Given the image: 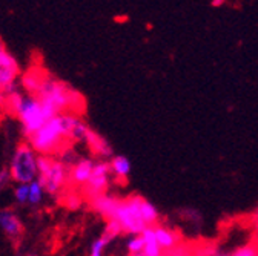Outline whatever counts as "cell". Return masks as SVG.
I'll use <instances>...</instances> for the list:
<instances>
[{
  "label": "cell",
  "mask_w": 258,
  "mask_h": 256,
  "mask_svg": "<svg viewBox=\"0 0 258 256\" xmlns=\"http://www.w3.org/2000/svg\"><path fill=\"white\" fill-rule=\"evenodd\" d=\"M43 186L40 184V181L39 180H36V181H32L31 184H29V203L31 204H39L40 201H42V198H43Z\"/></svg>",
  "instance_id": "obj_19"
},
{
  "label": "cell",
  "mask_w": 258,
  "mask_h": 256,
  "mask_svg": "<svg viewBox=\"0 0 258 256\" xmlns=\"http://www.w3.org/2000/svg\"><path fill=\"white\" fill-rule=\"evenodd\" d=\"M224 2H223V0H215V2H212V7H221Z\"/></svg>",
  "instance_id": "obj_28"
},
{
  "label": "cell",
  "mask_w": 258,
  "mask_h": 256,
  "mask_svg": "<svg viewBox=\"0 0 258 256\" xmlns=\"http://www.w3.org/2000/svg\"><path fill=\"white\" fill-rule=\"evenodd\" d=\"M127 256H146V254H145V251H142V253H129Z\"/></svg>",
  "instance_id": "obj_29"
},
{
  "label": "cell",
  "mask_w": 258,
  "mask_h": 256,
  "mask_svg": "<svg viewBox=\"0 0 258 256\" xmlns=\"http://www.w3.org/2000/svg\"><path fill=\"white\" fill-rule=\"evenodd\" d=\"M143 239H145V254L146 256H163L165 251L157 242L155 238V230L154 227H148L143 233H142Z\"/></svg>",
  "instance_id": "obj_15"
},
{
  "label": "cell",
  "mask_w": 258,
  "mask_h": 256,
  "mask_svg": "<svg viewBox=\"0 0 258 256\" xmlns=\"http://www.w3.org/2000/svg\"><path fill=\"white\" fill-rule=\"evenodd\" d=\"M121 232H123V229H121L120 224H118L117 221H114V219H109L108 224H106V227H105L103 236H106L109 241H112V239L117 238Z\"/></svg>",
  "instance_id": "obj_24"
},
{
  "label": "cell",
  "mask_w": 258,
  "mask_h": 256,
  "mask_svg": "<svg viewBox=\"0 0 258 256\" xmlns=\"http://www.w3.org/2000/svg\"><path fill=\"white\" fill-rule=\"evenodd\" d=\"M95 163L89 158H82L79 161L74 163V166L70 169V183L73 186H80L85 187L89 178L92 177Z\"/></svg>",
  "instance_id": "obj_9"
},
{
  "label": "cell",
  "mask_w": 258,
  "mask_h": 256,
  "mask_svg": "<svg viewBox=\"0 0 258 256\" xmlns=\"http://www.w3.org/2000/svg\"><path fill=\"white\" fill-rule=\"evenodd\" d=\"M45 77H46V72H40L37 69H29L22 75L23 88L28 91L29 95H36Z\"/></svg>",
  "instance_id": "obj_14"
},
{
  "label": "cell",
  "mask_w": 258,
  "mask_h": 256,
  "mask_svg": "<svg viewBox=\"0 0 258 256\" xmlns=\"http://www.w3.org/2000/svg\"><path fill=\"white\" fill-rule=\"evenodd\" d=\"M14 197L19 203H26L29 200V184H19L14 190Z\"/></svg>",
  "instance_id": "obj_25"
},
{
  "label": "cell",
  "mask_w": 258,
  "mask_h": 256,
  "mask_svg": "<svg viewBox=\"0 0 258 256\" xmlns=\"http://www.w3.org/2000/svg\"><path fill=\"white\" fill-rule=\"evenodd\" d=\"M26 256H37L36 253H29V254H26Z\"/></svg>",
  "instance_id": "obj_32"
},
{
  "label": "cell",
  "mask_w": 258,
  "mask_h": 256,
  "mask_svg": "<svg viewBox=\"0 0 258 256\" xmlns=\"http://www.w3.org/2000/svg\"><path fill=\"white\" fill-rule=\"evenodd\" d=\"M163 256H194V245L180 242V244H178L177 247H174L172 250L165 251Z\"/></svg>",
  "instance_id": "obj_21"
},
{
  "label": "cell",
  "mask_w": 258,
  "mask_h": 256,
  "mask_svg": "<svg viewBox=\"0 0 258 256\" xmlns=\"http://www.w3.org/2000/svg\"><path fill=\"white\" fill-rule=\"evenodd\" d=\"M142 216H143L148 227H155V222L158 221V210L151 201H148L145 198L142 201Z\"/></svg>",
  "instance_id": "obj_18"
},
{
  "label": "cell",
  "mask_w": 258,
  "mask_h": 256,
  "mask_svg": "<svg viewBox=\"0 0 258 256\" xmlns=\"http://www.w3.org/2000/svg\"><path fill=\"white\" fill-rule=\"evenodd\" d=\"M0 51H5V43H4L2 39H0Z\"/></svg>",
  "instance_id": "obj_31"
},
{
  "label": "cell",
  "mask_w": 258,
  "mask_h": 256,
  "mask_svg": "<svg viewBox=\"0 0 258 256\" xmlns=\"http://www.w3.org/2000/svg\"><path fill=\"white\" fill-rule=\"evenodd\" d=\"M253 221H255V227L258 229V210H256V213H255V216H253Z\"/></svg>",
  "instance_id": "obj_30"
},
{
  "label": "cell",
  "mask_w": 258,
  "mask_h": 256,
  "mask_svg": "<svg viewBox=\"0 0 258 256\" xmlns=\"http://www.w3.org/2000/svg\"><path fill=\"white\" fill-rule=\"evenodd\" d=\"M111 164L106 161H99L95 163L92 177L89 178V181L86 183V186L83 187L85 197L92 201L94 198L100 197L103 194H106V189L109 186V175H111Z\"/></svg>",
  "instance_id": "obj_7"
},
{
  "label": "cell",
  "mask_w": 258,
  "mask_h": 256,
  "mask_svg": "<svg viewBox=\"0 0 258 256\" xmlns=\"http://www.w3.org/2000/svg\"><path fill=\"white\" fill-rule=\"evenodd\" d=\"M37 169H39L37 180L51 195H57L58 192H61L64 184L70 181V169L60 159L40 155L37 158Z\"/></svg>",
  "instance_id": "obj_4"
},
{
  "label": "cell",
  "mask_w": 258,
  "mask_h": 256,
  "mask_svg": "<svg viewBox=\"0 0 258 256\" xmlns=\"http://www.w3.org/2000/svg\"><path fill=\"white\" fill-rule=\"evenodd\" d=\"M79 117L76 114H58L49 120L42 129L28 137L31 147L40 155L49 156L51 153L61 152L63 143L71 140L73 129Z\"/></svg>",
  "instance_id": "obj_2"
},
{
  "label": "cell",
  "mask_w": 258,
  "mask_h": 256,
  "mask_svg": "<svg viewBox=\"0 0 258 256\" xmlns=\"http://www.w3.org/2000/svg\"><path fill=\"white\" fill-rule=\"evenodd\" d=\"M10 178H11L10 169H2V170H0V190H2L7 186V183L10 181Z\"/></svg>",
  "instance_id": "obj_27"
},
{
  "label": "cell",
  "mask_w": 258,
  "mask_h": 256,
  "mask_svg": "<svg viewBox=\"0 0 258 256\" xmlns=\"http://www.w3.org/2000/svg\"><path fill=\"white\" fill-rule=\"evenodd\" d=\"M194 256H231L226 250L220 248L217 244H200V245H194Z\"/></svg>",
  "instance_id": "obj_17"
},
{
  "label": "cell",
  "mask_w": 258,
  "mask_h": 256,
  "mask_svg": "<svg viewBox=\"0 0 258 256\" xmlns=\"http://www.w3.org/2000/svg\"><path fill=\"white\" fill-rule=\"evenodd\" d=\"M111 241L106 238V236H100V238H97L94 242H92V245H91V251H89V256H103V253H105V248H106V245L109 244Z\"/></svg>",
  "instance_id": "obj_20"
},
{
  "label": "cell",
  "mask_w": 258,
  "mask_h": 256,
  "mask_svg": "<svg viewBox=\"0 0 258 256\" xmlns=\"http://www.w3.org/2000/svg\"><path fill=\"white\" fill-rule=\"evenodd\" d=\"M89 203H91V207L94 212H97L99 215H102L103 218H106L109 221V219H112V216H114V213L120 204V200L115 197H111L108 194H103L100 197L94 198Z\"/></svg>",
  "instance_id": "obj_11"
},
{
  "label": "cell",
  "mask_w": 258,
  "mask_h": 256,
  "mask_svg": "<svg viewBox=\"0 0 258 256\" xmlns=\"http://www.w3.org/2000/svg\"><path fill=\"white\" fill-rule=\"evenodd\" d=\"M20 74L17 60L7 51H0V92L13 86Z\"/></svg>",
  "instance_id": "obj_8"
},
{
  "label": "cell",
  "mask_w": 258,
  "mask_h": 256,
  "mask_svg": "<svg viewBox=\"0 0 258 256\" xmlns=\"http://www.w3.org/2000/svg\"><path fill=\"white\" fill-rule=\"evenodd\" d=\"M231 256H258V244L247 242L231 253Z\"/></svg>",
  "instance_id": "obj_22"
},
{
  "label": "cell",
  "mask_w": 258,
  "mask_h": 256,
  "mask_svg": "<svg viewBox=\"0 0 258 256\" xmlns=\"http://www.w3.org/2000/svg\"><path fill=\"white\" fill-rule=\"evenodd\" d=\"M111 172L118 178V180H124L127 178V175L131 174V163L126 156L117 155L111 159Z\"/></svg>",
  "instance_id": "obj_16"
},
{
  "label": "cell",
  "mask_w": 258,
  "mask_h": 256,
  "mask_svg": "<svg viewBox=\"0 0 258 256\" xmlns=\"http://www.w3.org/2000/svg\"><path fill=\"white\" fill-rule=\"evenodd\" d=\"M0 227L10 236L17 238L23 233V222L19 219V216L11 209H2L0 210Z\"/></svg>",
  "instance_id": "obj_10"
},
{
  "label": "cell",
  "mask_w": 258,
  "mask_h": 256,
  "mask_svg": "<svg viewBox=\"0 0 258 256\" xmlns=\"http://www.w3.org/2000/svg\"><path fill=\"white\" fill-rule=\"evenodd\" d=\"M127 251L129 253H142L145 251V239L142 235L131 236L127 241Z\"/></svg>",
  "instance_id": "obj_23"
},
{
  "label": "cell",
  "mask_w": 258,
  "mask_h": 256,
  "mask_svg": "<svg viewBox=\"0 0 258 256\" xmlns=\"http://www.w3.org/2000/svg\"><path fill=\"white\" fill-rule=\"evenodd\" d=\"M37 158L39 156H36L34 149L29 143H20L11 158V178L19 184H31L32 181H36L39 177Z\"/></svg>",
  "instance_id": "obj_5"
},
{
  "label": "cell",
  "mask_w": 258,
  "mask_h": 256,
  "mask_svg": "<svg viewBox=\"0 0 258 256\" xmlns=\"http://www.w3.org/2000/svg\"><path fill=\"white\" fill-rule=\"evenodd\" d=\"M155 238L158 245L163 248V251L172 250L174 247H177L180 244V235L175 230H171L165 226H155Z\"/></svg>",
  "instance_id": "obj_13"
},
{
  "label": "cell",
  "mask_w": 258,
  "mask_h": 256,
  "mask_svg": "<svg viewBox=\"0 0 258 256\" xmlns=\"http://www.w3.org/2000/svg\"><path fill=\"white\" fill-rule=\"evenodd\" d=\"M64 203H67V206L70 209H79L80 204H82V197L73 192V194H68L67 195V200H64Z\"/></svg>",
  "instance_id": "obj_26"
},
{
  "label": "cell",
  "mask_w": 258,
  "mask_h": 256,
  "mask_svg": "<svg viewBox=\"0 0 258 256\" xmlns=\"http://www.w3.org/2000/svg\"><path fill=\"white\" fill-rule=\"evenodd\" d=\"M85 143L89 146V149L95 153V155H99V156H112V147L109 146V143L100 137L97 132H94L92 129H88V134L85 137Z\"/></svg>",
  "instance_id": "obj_12"
},
{
  "label": "cell",
  "mask_w": 258,
  "mask_h": 256,
  "mask_svg": "<svg viewBox=\"0 0 258 256\" xmlns=\"http://www.w3.org/2000/svg\"><path fill=\"white\" fill-rule=\"evenodd\" d=\"M34 97L55 111V114H77L83 109L85 103L77 91L48 74Z\"/></svg>",
  "instance_id": "obj_3"
},
{
  "label": "cell",
  "mask_w": 258,
  "mask_h": 256,
  "mask_svg": "<svg viewBox=\"0 0 258 256\" xmlns=\"http://www.w3.org/2000/svg\"><path fill=\"white\" fill-rule=\"evenodd\" d=\"M5 108L14 115H17V118L22 123L23 132L28 137L36 134L49 120L58 115L55 114V111H52L49 106H46L43 102L34 97V95H22L17 91L11 95H7Z\"/></svg>",
  "instance_id": "obj_1"
},
{
  "label": "cell",
  "mask_w": 258,
  "mask_h": 256,
  "mask_svg": "<svg viewBox=\"0 0 258 256\" xmlns=\"http://www.w3.org/2000/svg\"><path fill=\"white\" fill-rule=\"evenodd\" d=\"M142 197H131L127 200H120V204L112 216L114 221H117L123 232L131 233L133 236L142 235L148 226L142 216Z\"/></svg>",
  "instance_id": "obj_6"
}]
</instances>
